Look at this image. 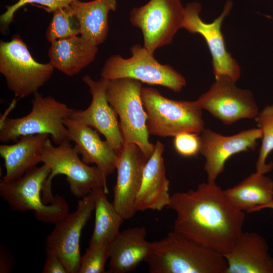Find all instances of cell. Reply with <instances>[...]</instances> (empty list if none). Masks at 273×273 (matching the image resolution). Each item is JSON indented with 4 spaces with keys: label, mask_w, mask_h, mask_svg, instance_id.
Returning a JSON list of instances; mask_svg holds the SVG:
<instances>
[{
    "label": "cell",
    "mask_w": 273,
    "mask_h": 273,
    "mask_svg": "<svg viewBox=\"0 0 273 273\" xmlns=\"http://www.w3.org/2000/svg\"><path fill=\"white\" fill-rule=\"evenodd\" d=\"M55 68L50 63L35 61L19 35L0 42V73L8 88L18 99L38 92L52 77Z\"/></svg>",
    "instance_id": "cell-8"
},
{
    "label": "cell",
    "mask_w": 273,
    "mask_h": 273,
    "mask_svg": "<svg viewBox=\"0 0 273 273\" xmlns=\"http://www.w3.org/2000/svg\"><path fill=\"white\" fill-rule=\"evenodd\" d=\"M141 97L149 134L174 137L185 132L199 134L204 129L202 110L195 101L167 98L150 87H143Z\"/></svg>",
    "instance_id": "cell-5"
},
{
    "label": "cell",
    "mask_w": 273,
    "mask_h": 273,
    "mask_svg": "<svg viewBox=\"0 0 273 273\" xmlns=\"http://www.w3.org/2000/svg\"><path fill=\"white\" fill-rule=\"evenodd\" d=\"M226 273H273V256L265 238L255 232H243L224 255Z\"/></svg>",
    "instance_id": "cell-17"
},
{
    "label": "cell",
    "mask_w": 273,
    "mask_h": 273,
    "mask_svg": "<svg viewBox=\"0 0 273 273\" xmlns=\"http://www.w3.org/2000/svg\"><path fill=\"white\" fill-rule=\"evenodd\" d=\"M95 211V225L89 244L99 242L110 243L120 232L124 220L108 200V194L103 188L93 189Z\"/></svg>",
    "instance_id": "cell-25"
},
{
    "label": "cell",
    "mask_w": 273,
    "mask_h": 273,
    "mask_svg": "<svg viewBox=\"0 0 273 273\" xmlns=\"http://www.w3.org/2000/svg\"><path fill=\"white\" fill-rule=\"evenodd\" d=\"M117 7L116 0H76L67 7L79 23L80 36L96 46L107 38L108 14L115 11Z\"/></svg>",
    "instance_id": "cell-22"
},
{
    "label": "cell",
    "mask_w": 273,
    "mask_h": 273,
    "mask_svg": "<svg viewBox=\"0 0 273 273\" xmlns=\"http://www.w3.org/2000/svg\"><path fill=\"white\" fill-rule=\"evenodd\" d=\"M115 152L117 176L112 203L122 218L127 220L136 212L135 200L148 159L141 148L131 143L124 142L121 148Z\"/></svg>",
    "instance_id": "cell-14"
},
{
    "label": "cell",
    "mask_w": 273,
    "mask_h": 273,
    "mask_svg": "<svg viewBox=\"0 0 273 273\" xmlns=\"http://www.w3.org/2000/svg\"><path fill=\"white\" fill-rule=\"evenodd\" d=\"M95 209L92 193L78 201L76 209L55 224L46 242V252L52 253L62 260L67 273H78L81 255L82 231Z\"/></svg>",
    "instance_id": "cell-12"
},
{
    "label": "cell",
    "mask_w": 273,
    "mask_h": 273,
    "mask_svg": "<svg viewBox=\"0 0 273 273\" xmlns=\"http://www.w3.org/2000/svg\"><path fill=\"white\" fill-rule=\"evenodd\" d=\"M131 56L123 58L113 55L105 61L101 72L102 78L108 80L130 78L150 85L165 86L176 93L187 84L185 78L172 67L162 64L153 54L136 44L130 48Z\"/></svg>",
    "instance_id": "cell-9"
},
{
    "label": "cell",
    "mask_w": 273,
    "mask_h": 273,
    "mask_svg": "<svg viewBox=\"0 0 273 273\" xmlns=\"http://www.w3.org/2000/svg\"><path fill=\"white\" fill-rule=\"evenodd\" d=\"M78 155L75 147H72L70 141H65L54 146L49 138L46 140L41 162L50 169L51 172L42 191L44 203H51L56 198L52 192V181L58 174L66 176L70 192L77 198H82L97 188H103L108 193L107 177L97 166H90L84 163Z\"/></svg>",
    "instance_id": "cell-3"
},
{
    "label": "cell",
    "mask_w": 273,
    "mask_h": 273,
    "mask_svg": "<svg viewBox=\"0 0 273 273\" xmlns=\"http://www.w3.org/2000/svg\"><path fill=\"white\" fill-rule=\"evenodd\" d=\"M224 192L237 209L245 213L259 211L273 201V179L255 171Z\"/></svg>",
    "instance_id": "cell-24"
},
{
    "label": "cell",
    "mask_w": 273,
    "mask_h": 273,
    "mask_svg": "<svg viewBox=\"0 0 273 273\" xmlns=\"http://www.w3.org/2000/svg\"><path fill=\"white\" fill-rule=\"evenodd\" d=\"M14 264V258L11 251L7 247L2 246L0 250V272H10Z\"/></svg>",
    "instance_id": "cell-32"
},
{
    "label": "cell",
    "mask_w": 273,
    "mask_h": 273,
    "mask_svg": "<svg viewBox=\"0 0 273 273\" xmlns=\"http://www.w3.org/2000/svg\"><path fill=\"white\" fill-rule=\"evenodd\" d=\"M142 88V82L133 79L109 80L106 96L119 117L124 142L138 145L149 159L153 153L155 145L149 139L147 115L141 97Z\"/></svg>",
    "instance_id": "cell-7"
},
{
    "label": "cell",
    "mask_w": 273,
    "mask_h": 273,
    "mask_svg": "<svg viewBox=\"0 0 273 273\" xmlns=\"http://www.w3.org/2000/svg\"><path fill=\"white\" fill-rule=\"evenodd\" d=\"M164 145L157 141L152 155L146 163L141 186L136 195V212L146 210L160 211L170 200L169 181L166 176L163 153Z\"/></svg>",
    "instance_id": "cell-18"
},
{
    "label": "cell",
    "mask_w": 273,
    "mask_h": 273,
    "mask_svg": "<svg viewBox=\"0 0 273 273\" xmlns=\"http://www.w3.org/2000/svg\"><path fill=\"white\" fill-rule=\"evenodd\" d=\"M235 82L226 76L216 77L209 89L195 102L224 125L255 119L259 112L253 94L238 87Z\"/></svg>",
    "instance_id": "cell-11"
},
{
    "label": "cell",
    "mask_w": 273,
    "mask_h": 273,
    "mask_svg": "<svg viewBox=\"0 0 273 273\" xmlns=\"http://www.w3.org/2000/svg\"><path fill=\"white\" fill-rule=\"evenodd\" d=\"M98 51V46L81 36H74L51 43L49 62L64 74L72 76L92 63Z\"/></svg>",
    "instance_id": "cell-23"
},
{
    "label": "cell",
    "mask_w": 273,
    "mask_h": 273,
    "mask_svg": "<svg viewBox=\"0 0 273 273\" xmlns=\"http://www.w3.org/2000/svg\"><path fill=\"white\" fill-rule=\"evenodd\" d=\"M264 209H273V201L268 203L266 205L263 206L261 208V210Z\"/></svg>",
    "instance_id": "cell-33"
},
{
    "label": "cell",
    "mask_w": 273,
    "mask_h": 273,
    "mask_svg": "<svg viewBox=\"0 0 273 273\" xmlns=\"http://www.w3.org/2000/svg\"><path fill=\"white\" fill-rule=\"evenodd\" d=\"M32 108L26 116L17 118L1 119L0 141L17 142L24 135L48 133L58 145L69 140L68 130L64 124L73 109L54 98L43 96L38 92L31 100Z\"/></svg>",
    "instance_id": "cell-4"
},
{
    "label": "cell",
    "mask_w": 273,
    "mask_h": 273,
    "mask_svg": "<svg viewBox=\"0 0 273 273\" xmlns=\"http://www.w3.org/2000/svg\"><path fill=\"white\" fill-rule=\"evenodd\" d=\"M51 172L43 164L28 170L21 177L0 182V196L14 211H33L36 219L56 224L69 213V205L62 196L56 195L54 201L46 205L41 197L46 180Z\"/></svg>",
    "instance_id": "cell-6"
},
{
    "label": "cell",
    "mask_w": 273,
    "mask_h": 273,
    "mask_svg": "<svg viewBox=\"0 0 273 273\" xmlns=\"http://www.w3.org/2000/svg\"><path fill=\"white\" fill-rule=\"evenodd\" d=\"M48 133L21 136L15 144L0 146V155L4 160L6 173L1 180L17 179L29 169L41 162V155Z\"/></svg>",
    "instance_id": "cell-21"
},
{
    "label": "cell",
    "mask_w": 273,
    "mask_h": 273,
    "mask_svg": "<svg viewBox=\"0 0 273 273\" xmlns=\"http://www.w3.org/2000/svg\"><path fill=\"white\" fill-rule=\"evenodd\" d=\"M144 226L134 227L120 232L109 243L108 272L127 273L145 261L152 246L146 239Z\"/></svg>",
    "instance_id": "cell-20"
},
{
    "label": "cell",
    "mask_w": 273,
    "mask_h": 273,
    "mask_svg": "<svg viewBox=\"0 0 273 273\" xmlns=\"http://www.w3.org/2000/svg\"><path fill=\"white\" fill-rule=\"evenodd\" d=\"M76 0H19L11 6H7L6 11L1 15L0 22L1 30L7 29L13 21L16 11L26 4L35 3L47 8L50 12L68 7ZM83 1V0H80Z\"/></svg>",
    "instance_id": "cell-29"
},
{
    "label": "cell",
    "mask_w": 273,
    "mask_h": 273,
    "mask_svg": "<svg viewBox=\"0 0 273 273\" xmlns=\"http://www.w3.org/2000/svg\"><path fill=\"white\" fill-rule=\"evenodd\" d=\"M255 120L262 133L261 144L256 163V171L266 174L273 168V163L267 162L269 155L273 151V104L264 107Z\"/></svg>",
    "instance_id": "cell-26"
},
{
    "label": "cell",
    "mask_w": 273,
    "mask_h": 273,
    "mask_svg": "<svg viewBox=\"0 0 273 273\" xmlns=\"http://www.w3.org/2000/svg\"><path fill=\"white\" fill-rule=\"evenodd\" d=\"M64 124L81 160L87 165L95 164L107 177L112 174L116 169V153L109 143L101 140L96 129L70 117Z\"/></svg>",
    "instance_id": "cell-19"
},
{
    "label": "cell",
    "mask_w": 273,
    "mask_h": 273,
    "mask_svg": "<svg viewBox=\"0 0 273 273\" xmlns=\"http://www.w3.org/2000/svg\"><path fill=\"white\" fill-rule=\"evenodd\" d=\"M52 19L46 30L47 40L52 42L80 34L79 24L67 7L53 12Z\"/></svg>",
    "instance_id": "cell-27"
},
{
    "label": "cell",
    "mask_w": 273,
    "mask_h": 273,
    "mask_svg": "<svg viewBox=\"0 0 273 273\" xmlns=\"http://www.w3.org/2000/svg\"><path fill=\"white\" fill-rule=\"evenodd\" d=\"M232 2L228 1L220 15L210 23L200 18L201 6L198 2H191L185 7L181 28L191 33H199L205 40L212 58L215 78L221 76L230 77L237 81L241 75V69L236 60L226 49L221 27L224 18L229 13Z\"/></svg>",
    "instance_id": "cell-13"
},
{
    "label": "cell",
    "mask_w": 273,
    "mask_h": 273,
    "mask_svg": "<svg viewBox=\"0 0 273 273\" xmlns=\"http://www.w3.org/2000/svg\"><path fill=\"white\" fill-rule=\"evenodd\" d=\"M185 7L181 0H150L130 13L131 24L142 32L144 47L151 54L172 42L181 28Z\"/></svg>",
    "instance_id": "cell-10"
},
{
    "label": "cell",
    "mask_w": 273,
    "mask_h": 273,
    "mask_svg": "<svg viewBox=\"0 0 273 273\" xmlns=\"http://www.w3.org/2000/svg\"><path fill=\"white\" fill-rule=\"evenodd\" d=\"M173 146L176 152L183 157L195 156L200 153V136L189 132L179 133L174 136Z\"/></svg>",
    "instance_id": "cell-30"
},
{
    "label": "cell",
    "mask_w": 273,
    "mask_h": 273,
    "mask_svg": "<svg viewBox=\"0 0 273 273\" xmlns=\"http://www.w3.org/2000/svg\"><path fill=\"white\" fill-rule=\"evenodd\" d=\"M262 133L259 128L244 130L225 136L204 128L200 135V153L205 159L207 181L215 182L224 169L227 160L234 155L255 150Z\"/></svg>",
    "instance_id": "cell-15"
},
{
    "label": "cell",
    "mask_w": 273,
    "mask_h": 273,
    "mask_svg": "<svg viewBox=\"0 0 273 273\" xmlns=\"http://www.w3.org/2000/svg\"><path fill=\"white\" fill-rule=\"evenodd\" d=\"M14 1H19V0H14Z\"/></svg>",
    "instance_id": "cell-34"
},
{
    "label": "cell",
    "mask_w": 273,
    "mask_h": 273,
    "mask_svg": "<svg viewBox=\"0 0 273 273\" xmlns=\"http://www.w3.org/2000/svg\"><path fill=\"white\" fill-rule=\"evenodd\" d=\"M109 244L99 242L89 244L81 257L78 273H104L105 264L109 258Z\"/></svg>",
    "instance_id": "cell-28"
},
{
    "label": "cell",
    "mask_w": 273,
    "mask_h": 273,
    "mask_svg": "<svg viewBox=\"0 0 273 273\" xmlns=\"http://www.w3.org/2000/svg\"><path fill=\"white\" fill-rule=\"evenodd\" d=\"M82 80L89 87L91 103L86 109H73L70 117L96 129L105 136L115 152L118 151L124 141L118 115L107 99L109 80L101 77L95 80L90 76L85 75Z\"/></svg>",
    "instance_id": "cell-16"
},
{
    "label": "cell",
    "mask_w": 273,
    "mask_h": 273,
    "mask_svg": "<svg viewBox=\"0 0 273 273\" xmlns=\"http://www.w3.org/2000/svg\"><path fill=\"white\" fill-rule=\"evenodd\" d=\"M167 207L176 213L174 231L222 255L243 232L245 213L231 204L215 182L173 194Z\"/></svg>",
    "instance_id": "cell-1"
},
{
    "label": "cell",
    "mask_w": 273,
    "mask_h": 273,
    "mask_svg": "<svg viewBox=\"0 0 273 273\" xmlns=\"http://www.w3.org/2000/svg\"><path fill=\"white\" fill-rule=\"evenodd\" d=\"M42 273H67L61 259L52 253H46V258Z\"/></svg>",
    "instance_id": "cell-31"
},
{
    "label": "cell",
    "mask_w": 273,
    "mask_h": 273,
    "mask_svg": "<svg viewBox=\"0 0 273 273\" xmlns=\"http://www.w3.org/2000/svg\"><path fill=\"white\" fill-rule=\"evenodd\" d=\"M151 273H226L224 256L175 231L152 242L145 259Z\"/></svg>",
    "instance_id": "cell-2"
}]
</instances>
